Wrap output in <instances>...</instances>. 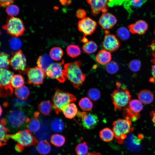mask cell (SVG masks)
I'll list each match as a JSON object with an SVG mask.
<instances>
[{
  "mask_svg": "<svg viewBox=\"0 0 155 155\" xmlns=\"http://www.w3.org/2000/svg\"><path fill=\"white\" fill-rule=\"evenodd\" d=\"M81 65V61H77L66 63L63 66L67 78L77 88L80 87L85 79V76L80 68Z\"/></svg>",
  "mask_w": 155,
  "mask_h": 155,
  "instance_id": "cell-1",
  "label": "cell"
},
{
  "mask_svg": "<svg viewBox=\"0 0 155 155\" xmlns=\"http://www.w3.org/2000/svg\"><path fill=\"white\" fill-rule=\"evenodd\" d=\"M76 100L73 94L57 89L52 98L53 108L56 114H59L67 105Z\"/></svg>",
  "mask_w": 155,
  "mask_h": 155,
  "instance_id": "cell-2",
  "label": "cell"
},
{
  "mask_svg": "<svg viewBox=\"0 0 155 155\" xmlns=\"http://www.w3.org/2000/svg\"><path fill=\"white\" fill-rule=\"evenodd\" d=\"M113 125L114 137L119 144L123 143L127 135L133 130L131 121L125 119L117 120L113 122Z\"/></svg>",
  "mask_w": 155,
  "mask_h": 155,
  "instance_id": "cell-3",
  "label": "cell"
},
{
  "mask_svg": "<svg viewBox=\"0 0 155 155\" xmlns=\"http://www.w3.org/2000/svg\"><path fill=\"white\" fill-rule=\"evenodd\" d=\"M29 119L21 108L12 110L7 116V122L11 127L18 128L27 124Z\"/></svg>",
  "mask_w": 155,
  "mask_h": 155,
  "instance_id": "cell-4",
  "label": "cell"
},
{
  "mask_svg": "<svg viewBox=\"0 0 155 155\" xmlns=\"http://www.w3.org/2000/svg\"><path fill=\"white\" fill-rule=\"evenodd\" d=\"M115 110H120L130 101L131 95L128 90L125 87L115 90L111 96Z\"/></svg>",
  "mask_w": 155,
  "mask_h": 155,
  "instance_id": "cell-5",
  "label": "cell"
},
{
  "mask_svg": "<svg viewBox=\"0 0 155 155\" xmlns=\"http://www.w3.org/2000/svg\"><path fill=\"white\" fill-rule=\"evenodd\" d=\"M13 72L7 69H1L0 70V95L7 96L11 95L13 92L11 84L13 75Z\"/></svg>",
  "mask_w": 155,
  "mask_h": 155,
  "instance_id": "cell-6",
  "label": "cell"
},
{
  "mask_svg": "<svg viewBox=\"0 0 155 155\" xmlns=\"http://www.w3.org/2000/svg\"><path fill=\"white\" fill-rule=\"evenodd\" d=\"M9 136L24 147L34 145L37 142L36 139L28 130L20 131L14 134H9Z\"/></svg>",
  "mask_w": 155,
  "mask_h": 155,
  "instance_id": "cell-7",
  "label": "cell"
},
{
  "mask_svg": "<svg viewBox=\"0 0 155 155\" xmlns=\"http://www.w3.org/2000/svg\"><path fill=\"white\" fill-rule=\"evenodd\" d=\"M3 28L8 33L16 37L22 35L25 30L23 23L20 19L11 16L7 20Z\"/></svg>",
  "mask_w": 155,
  "mask_h": 155,
  "instance_id": "cell-8",
  "label": "cell"
},
{
  "mask_svg": "<svg viewBox=\"0 0 155 155\" xmlns=\"http://www.w3.org/2000/svg\"><path fill=\"white\" fill-rule=\"evenodd\" d=\"M64 61L60 63H55L52 64L45 72L46 74L49 78L56 79L61 82L65 81L67 78L62 65Z\"/></svg>",
  "mask_w": 155,
  "mask_h": 155,
  "instance_id": "cell-9",
  "label": "cell"
},
{
  "mask_svg": "<svg viewBox=\"0 0 155 155\" xmlns=\"http://www.w3.org/2000/svg\"><path fill=\"white\" fill-rule=\"evenodd\" d=\"M27 74L28 83L36 85L42 83L46 75L45 72L38 67L29 68Z\"/></svg>",
  "mask_w": 155,
  "mask_h": 155,
  "instance_id": "cell-10",
  "label": "cell"
},
{
  "mask_svg": "<svg viewBox=\"0 0 155 155\" xmlns=\"http://www.w3.org/2000/svg\"><path fill=\"white\" fill-rule=\"evenodd\" d=\"M97 26L96 22L88 17L81 19L78 23L79 30L82 32L85 36L91 35L95 31Z\"/></svg>",
  "mask_w": 155,
  "mask_h": 155,
  "instance_id": "cell-11",
  "label": "cell"
},
{
  "mask_svg": "<svg viewBox=\"0 0 155 155\" xmlns=\"http://www.w3.org/2000/svg\"><path fill=\"white\" fill-rule=\"evenodd\" d=\"M10 64L16 70L23 71L26 70V64L25 56L21 51L15 53L10 60Z\"/></svg>",
  "mask_w": 155,
  "mask_h": 155,
  "instance_id": "cell-12",
  "label": "cell"
},
{
  "mask_svg": "<svg viewBox=\"0 0 155 155\" xmlns=\"http://www.w3.org/2000/svg\"><path fill=\"white\" fill-rule=\"evenodd\" d=\"M91 9V13L96 16L100 12H107L108 8V0H87Z\"/></svg>",
  "mask_w": 155,
  "mask_h": 155,
  "instance_id": "cell-13",
  "label": "cell"
},
{
  "mask_svg": "<svg viewBox=\"0 0 155 155\" xmlns=\"http://www.w3.org/2000/svg\"><path fill=\"white\" fill-rule=\"evenodd\" d=\"M120 45V42L116 36L110 34L105 35L102 43L103 49L110 52L117 50Z\"/></svg>",
  "mask_w": 155,
  "mask_h": 155,
  "instance_id": "cell-14",
  "label": "cell"
},
{
  "mask_svg": "<svg viewBox=\"0 0 155 155\" xmlns=\"http://www.w3.org/2000/svg\"><path fill=\"white\" fill-rule=\"evenodd\" d=\"M117 20L112 13L106 12L100 17L98 23L103 29L108 30L112 28L117 23Z\"/></svg>",
  "mask_w": 155,
  "mask_h": 155,
  "instance_id": "cell-15",
  "label": "cell"
},
{
  "mask_svg": "<svg viewBox=\"0 0 155 155\" xmlns=\"http://www.w3.org/2000/svg\"><path fill=\"white\" fill-rule=\"evenodd\" d=\"M125 144L127 148L131 151H138L141 148L140 139L131 133L127 135L125 140Z\"/></svg>",
  "mask_w": 155,
  "mask_h": 155,
  "instance_id": "cell-16",
  "label": "cell"
},
{
  "mask_svg": "<svg viewBox=\"0 0 155 155\" xmlns=\"http://www.w3.org/2000/svg\"><path fill=\"white\" fill-rule=\"evenodd\" d=\"M147 23L144 21L140 20L135 23L129 25V31L132 33L139 35L143 34L148 28Z\"/></svg>",
  "mask_w": 155,
  "mask_h": 155,
  "instance_id": "cell-17",
  "label": "cell"
},
{
  "mask_svg": "<svg viewBox=\"0 0 155 155\" xmlns=\"http://www.w3.org/2000/svg\"><path fill=\"white\" fill-rule=\"evenodd\" d=\"M98 122L97 116L96 114L91 113H87L82 120L83 126L88 129L94 128L98 125Z\"/></svg>",
  "mask_w": 155,
  "mask_h": 155,
  "instance_id": "cell-18",
  "label": "cell"
},
{
  "mask_svg": "<svg viewBox=\"0 0 155 155\" xmlns=\"http://www.w3.org/2000/svg\"><path fill=\"white\" fill-rule=\"evenodd\" d=\"M54 62V60L49 55L45 54L39 57L37 60V65L38 67L45 72L47 68Z\"/></svg>",
  "mask_w": 155,
  "mask_h": 155,
  "instance_id": "cell-19",
  "label": "cell"
},
{
  "mask_svg": "<svg viewBox=\"0 0 155 155\" xmlns=\"http://www.w3.org/2000/svg\"><path fill=\"white\" fill-rule=\"evenodd\" d=\"M96 61L102 65H105L110 62L111 59V53L104 49L100 50L96 57Z\"/></svg>",
  "mask_w": 155,
  "mask_h": 155,
  "instance_id": "cell-20",
  "label": "cell"
},
{
  "mask_svg": "<svg viewBox=\"0 0 155 155\" xmlns=\"http://www.w3.org/2000/svg\"><path fill=\"white\" fill-rule=\"evenodd\" d=\"M139 100L143 103L148 104L152 102L154 95L150 90H144L140 91L138 95Z\"/></svg>",
  "mask_w": 155,
  "mask_h": 155,
  "instance_id": "cell-21",
  "label": "cell"
},
{
  "mask_svg": "<svg viewBox=\"0 0 155 155\" xmlns=\"http://www.w3.org/2000/svg\"><path fill=\"white\" fill-rule=\"evenodd\" d=\"M147 0H126L124 3V7L130 14L133 12L132 8L141 7Z\"/></svg>",
  "mask_w": 155,
  "mask_h": 155,
  "instance_id": "cell-22",
  "label": "cell"
},
{
  "mask_svg": "<svg viewBox=\"0 0 155 155\" xmlns=\"http://www.w3.org/2000/svg\"><path fill=\"white\" fill-rule=\"evenodd\" d=\"M140 113H135L131 109L128 105L124 108L123 116L126 119L131 121H135L140 118Z\"/></svg>",
  "mask_w": 155,
  "mask_h": 155,
  "instance_id": "cell-23",
  "label": "cell"
},
{
  "mask_svg": "<svg viewBox=\"0 0 155 155\" xmlns=\"http://www.w3.org/2000/svg\"><path fill=\"white\" fill-rule=\"evenodd\" d=\"M62 111L66 118L70 119L74 117L78 112L77 106L74 103H71L66 106Z\"/></svg>",
  "mask_w": 155,
  "mask_h": 155,
  "instance_id": "cell-24",
  "label": "cell"
},
{
  "mask_svg": "<svg viewBox=\"0 0 155 155\" xmlns=\"http://www.w3.org/2000/svg\"><path fill=\"white\" fill-rule=\"evenodd\" d=\"M37 149L41 154L46 155L50 152L51 147L49 143L46 140H41L37 144Z\"/></svg>",
  "mask_w": 155,
  "mask_h": 155,
  "instance_id": "cell-25",
  "label": "cell"
},
{
  "mask_svg": "<svg viewBox=\"0 0 155 155\" xmlns=\"http://www.w3.org/2000/svg\"><path fill=\"white\" fill-rule=\"evenodd\" d=\"M38 117H35L34 118L29 119L27 126L28 130L31 132H36L40 129L41 127L40 123L37 118Z\"/></svg>",
  "mask_w": 155,
  "mask_h": 155,
  "instance_id": "cell-26",
  "label": "cell"
},
{
  "mask_svg": "<svg viewBox=\"0 0 155 155\" xmlns=\"http://www.w3.org/2000/svg\"><path fill=\"white\" fill-rule=\"evenodd\" d=\"M99 136L103 141L108 142L113 140L114 135L113 131L108 128L106 127L100 131Z\"/></svg>",
  "mask_w": 155,
  "mask_h": 155,
  "instance_id": "cell-27",
  "label": "cell"
},
{
  "mask_svg": "<svg viewBox=\"0 0 155 155\" xmlns=\"http://www.w3.org/2000/svg\"><path fill=\"white\" fill-rule=\"evenodd\" d=\"M52 103L49 100H44L41 102L38 105L39 111L44 115H48L50 113L52 108Z\"/></svg>",
  "mask_w": 155,
  "mask_h": 155,
  "instance_id": "cell-28",
  "label": "cell"
},
{
  "mask_svg": "<svg viewBox=\"0 0 155 155\" xmlns=\"http://www.w3.org/2000/svg\"><path fill=\"white\" fill-rule=\"evenodd\" d=\"M14 92L17 98L22 99H26L30 93L29 88L25 86L16 88Z\"/></svg>",
  "mask_w": 155,
  "mask_h": 155,
  "instance_id": "cell-29",
  "label": "cell"
},
{
  "mask_svg": "<svg viewBox=\"0 0 155 155\" xmlns=\"http://www.w3.org/2000/svg\"><path fill=\"white\" fill-rule=\"evenodd\" d=\"M50 125L52 130L56 132H61L64 128V122L61 119L59 118H55L53 119Z\"/></svg>",
  "mask_w": 155,
  "mask_h": 155,
  "instance_id": "cell-30",
  "label": "cell"
},
{
  "mask_svg": "<svg viewBox=\"0 0 155 155\" xmlns=\"http://www.w3.org/2000/svg\"><path fill=\"white\" fill-rule=\"evenodd\" d=\"M67 55L72 58H75L81 54V51L79 46L77 45L71 44L68 45L66 49Z\"/></svg>",
  "mask_w": 155,
  "mask_h": 155,
  "instance_id": "cell-31",
  "label": "cell"
},
{
  "mask_svg": "<svg viewBox=\"0 0 155 155\" xmlns=\"http://www.w3.org/2000/svg\"><path fill=\"white\" fill-rule=\"evenodd\" d=\"M51 143L55 146L60 147L64 144L65 139L64 136L60 134L57 133L52 135L50 138Z\"/></svg>",
  "mask_w": 155,
  "mask_h": 155,
  "instance_id": "cell-32",
  "label": "cell"
},
{
  "mask_svg": "<svg viewBox=\"0 0 155 155\" xmlns=\"http://www.w3.org/2000/svg\"><path fill=\"white\" fill-rule=\"evenodd\" d=\"M98 48L96 43L94 41L90 40L84 43L82 46L83 51L88 54H91L95 52Z\"/></svg>",
  "mask_w": 155,
  "mask_h": 155,
  "instance_id": "cell-33",
  "label": "cell"
},
{
  "mask_svg": "<svg viewBox=\"0 0 155 155\" xmlns=\"http://www.w3.org/2000/svg\"><path fill=\"white\" fill-rule=\"evenodd\" d=\"M5 124H0V146H3L6 144L9 137L7 133L9 131L7 128L4 125Z\"/></svg>",
  "mask_w": 155,
  "mask_h": 155,
  "instance_id": "cell-34",
  "label": "cell"
},
{
  "mask_svg": "<svg viewBox=\"0 0 155 155\" xmlns=\"http://www.w3.org/2000/svg\"><path fill=\"white\" fill-rule=\"evenodd\" d=\"M79 105L81 108L84 111H89L92 108L93 104L90 99L87 97L82 98L79 101Z\"/></svg>",
  "mask_w": 155,
  "mask_h": 155,
  "instance_id": "cell-35",
  "label": "cell"
},
{
  "mask_svg": "<svg viewBox=\"0 0 155 155\" xmlns=\"http://www.w3.org/2000/svg\"><path fill=\"white\" fill-rule=\"evenodd\" d=\"M24 81L23 77L19 74L13 75L11 79V84L12 87L17 88L23 86Z\"/></svg>",
  "mask_w": 155,
  "mask_h": 155,
  "instance_id": "cell-36",
  "label": "cell"
},
{
  "mask_svg": "<svg viewBox=\"0 0 155 155\" xmlns=\"http://www.w3.org/2000/svg\"><path fill=\"white\" fill-rule=\"evenodd\" d=\"M63 54V51L61 48L54 47L51 49L49 55L54 61H59L61 59Z\"/></svg>",
  "mask_w": 155,
  "mask_h": 155,
  "instance_id": "cell-37",
  "label": "cell"
},
{
  "mask_svg": "<svg viewBox=\"0 0 155 155\" xmlns=\"http://www.w3.org/2000/svg\"><path fill=\"white\" fill-rule=\"evenodd\" d=\"M128 105L133 111L138 113H139L143 108L142 103L139 100L137 99L130 101Z\"/></svg>",
  "mask_w": 155,
  "mask_h": 155,
  "instance_id": "cell-38",
  "label": "cell"
},
{
  "mask_svg": "<svg viewBox=\"0 0 155 155\" xmlns=\"http://www.w3.org/2000/svg\"><path fill=\"white\" fill-rule=\"evenodd\" d=\"M116 34L117 37L122 40H127L130 36L129 30L123 27H120L118 29Z\"/></svg>",
  "mask_w": 155,
  "mask_h": 155,
  "instance_id": "cell-39",
  "label": "cell"
},
{
  "mask_svg": "<svg viewBox=\"0 0 155 155\" xmlns=\"http://www.w3.org/2000/svg\"><path fill=\"white\" fill-rule=\"evenodd\" d=\"M30 102V100L22 99L16 98L13 99L12 104L14 108H22L27 105Z\"/></svg>",
  "mask_w": 155,
  "mask_h": 155,
  "instance_id": "cell-40",
  "label": "cell"
},
{
  "mask_svg": "<svg viewBox=\"0 0 155 155\" xmlns=\"http://www.w3.org/2000/svg\"><path fill=\"white\" fill-rule=\"evenodd\" d=\"M77 155H86L88 151V147L86 142H84L78 144L75 148Z\"/></svg>",
  "mask_w": 155,
  "mask_h": 155,
  "instance_id": "cell-41",
  "label": "cell"
},
{
  "mask_svg": "<svg viewBox=\"0 0 155 155\" xmlns=\"http://www.w3.org/2000/svg\"><path fill=\"white\" fill-rule=\"evenodd\" d=\"M105 68L108 73L112 74L117 72L119 69V67L116 62L111 61L106 64Z\"/></svg>",
  "mask_w": 155,
  "mask_h": 155,
  "instance_id": "cell-42",
  "label": "cell"
},
{
  "mask_svg": "<svg viewBox=\"0 0 155 155\" xmlns=\"http://www.w3.org/2000/svg\"><path fill=\"white\" fill-rule=\"evenodd\" d=\"M0 67L1 69H6L10 64V60L7 54L1 52L0 56Z\"/></svg>",
  "mask_w": 155,
  "mask_h": 155,
  "instance_id": "cell-43",
  "label": "cell"
},
{
  "mask_svg": "<svg viewBox=\"0 0 155 155\" xmlns=\"http://www.w3.org/2000/svg\"><path fill=\"white\" fill-rule=\"evenodd\" d=\"M20 11L17 5L11 4L7 6L6 9L7 13L11 17H14L18 14Z\"/></svg>",
  "mask_w": 155,
  "mask_h": 155,
  "instance_id": "cell-44",
  "label": "cell"
},
{
  "mask_svg": "<svg viewBox=\"0 0 155 155\" xmlns=\"http://www.w3.org/2000/svg\"><path fill=\"white\" fill-rule=\"evenodd\" d=\"M88 95L92 100L96 101L100 97V93L97 89L92 88L90 89L88 92Z\"/></svg>",
  "mask_w": 155,
  "mask_h": 155,
  "instance_id": "cell-45",
  "label": "cell"
},
{
  "mask_svg": "<svg viewBox=\"0 0 155 155\" xmlns=\"http://www.w3.org/2000/svg\"><path fill=\"white\" fill-rule=\"evenodd\" d=\"M128 65L131 71L133 72H137L140 68L141 63L139 60L134 59L131 61L129 63Z\"/></svg>",
  "mask_w": 155,
  "mask_h": 155,
  "instance_id": "cell-46",
  "label": "cell"
},
{
  "mask_svg": "<svg viewBox=\"0 0 155 155\" xmlns=\"http://www.w3.org/2000/svg\"><path fill=\"white\" fill-rule=\"evenodd\" d=\"M9 45L11 48L15 50L19 49L22 46V42L20 39L16 37L13 38L9 41Z\"/></svg>",
  "mask_w": 155,
  "mask_h": 155,
  "instance_id": "cell-47",
  "label": "cell"
},
{
  "mask_svg": "<svg viewBox=\"0 0 155 155\" xmlns=\"http://www.w3.org/2000/svg\"><path fill=\"white\" fill-rule=\"evenodd\" d=\"M86 11L82 9H79L77 10L76 12V16L78 19H82L85 17L86 15Z\"/></svg>",
  "mask_w": 155,
  "mask_h": 155,
  "instance_id": "cell-48",
  "label": "cell"
},
{
  "mask_svg": "<svg viewBox=\"0 0 155 155\" xmlns=\"http://www.w3.org/2000/svg\"><path fill=\"white\" fill-rule=\"evenodd\" d=\"M126 0H108L109 7L116 5H121Z\"/></svg>",
  "mask_w": 155,
  "mask_h": 155,
  "instance_id": "cell-49",
  "label": "cell"
},
{
  "mask_svg": "<svg viewBox=\"0 0 155 155\" xmlns=\"http://www.w3.org/2000/svg\"><path fill=\"white\" fill-rule=\"evenodd\" d=\"M14 2V0H0V6L3 7H7Z\"/></svg>",
  "mask_w": 155,
  "mask_h": 155,
  "instance_id": "cell-50",
  "label": "cell"
},
{
  "mask_svg": "<svg viewBox=\"0 0 155 155\" xmlns=\"http://www.w3.org/2000/svg\"><path fill=\"white\" fill-rule=\"evenodd\" d=\"M15 148L16 151L20 152L23 150L24 147L18 143L16 144Z\"/></svg>",
  "mask_w": 155,
  "mask_h": 155,
  "instance_id": "cell-51",
  "label": "cell"
},
{
  "mask_svg": "<svg viewBox=\"0 0 155 155\" xmlns=\"http://www.w3.org/2000/svg\"><path fill=\"white\" fill-rule=\"evenodd\" d=\"M150 115L153 122L155 125V111H151L150 113Z\"/></svg>",
  "mask_w": 155,
  "mask_h": 155,
  "instance_id": "cell-52",
  "label": "cell"
},
{
  "mask_svg": "<svg viewBox=\"0 0 155 155\" xmlns=\"http://www.w3.org/2000/svg\"><path fill=\"white\" fill-rule=\"evenodd\" d=\"M152 51L155 52V40L152 41V43L149 46Z\"/></svg>",
  "mask_w": 155,
  "mask_h": 155,
  "instance_id": "cell-53",
  "label": "cell"
},
{
  "mask_svg": "<svg viewBox=\"0 0 155 155\" xmlns=\"http://www.w3.org/2000/svg\"><path fill=\"white\" fill-rule=\"evenodd\" d=\"M152 73L154 78L155 79V64L152 66Z\"/></svg>",
  "mask_w": 155,
  "mask_h": 155,
  "instance_id": "cell-54",
  "label": "cell"
},
{
  "mask_svg": "<svg viewBox=\"0 0 155 155\" xmlns=\"http://www.w3.org/2000/svg\"><path fill=\"white\" fill-rule=\"evenodd\" d=\"M152 55L153 58L152 59V62L154 64H155V52L152 53Z\"/></svg>",
  "mask_w": 155,
  "mask_h": 155,
  "instance_id": "cell-55",
  "label": "cell"
},
{
  "mask_svg": "<svg viewBox=\"0 0 155 155\" xmlns=\"http://www.w3.org/2000/svg\"><path fill=\"white\" fill-rule=\"evenodd\" d=\"M87 38H86L85 36L83 37L82 39L81 40V42L84 43L88 42L89 41Z\"/></svg>",
  "mask_w": 155,
  "mask_h": 155,
  "instance_id": "cell-56",
  "label": "cell"
},
{
  "mask_svg": "<svg viewBox=\"0 0 155 155\" xmlns=\"http://www.w3.org/2000/svg\"><path fill=\"white\" fill-rule=\"evenodd\" d=\"M87 155H101L99 153H90Z\"/></svg>",
  "mask_w": 155,
  "mask_h": 155,
  "instance_id": "cell-57",
  "label": "cell"
},
{
  "mask_svg": "<svg viewBox=\"0 0 155 155\" xmlns=\"http://www.w3.org/2000/svg\"><path fill=\"white\" fill-rule=\"evenodd\" d=\"M2 110L1 106L0 107V115L1 116V115L2 114Z\"/></svg>",
  "mask_w": 155,
  "mask_h": 155,
  "instance_id": "cell-58",
  "label": "cell"
},
{
  "mask_svg": "<svg viewBox=\"0 0 155 155\" xmlns=\"http://www.w3.org/2000/svg\"><path fill=\"white\" fill-rule=\"evenodd\" d=\"M154 34L155 36V29H154Z\"/></svg>",
  "mask_w": 155,
  "mask_h": 155,
  "instance_id": "cell-59",
  "label": "cell"
}]
</instances>
